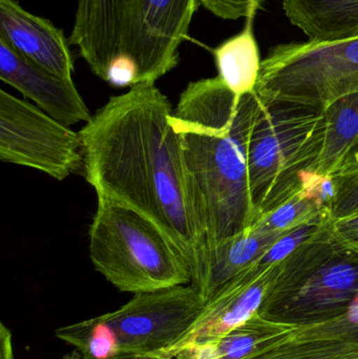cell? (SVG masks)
I'll return each instance as SVG.
<instances>
[{
    "instance_id": "cell-1",
    "label": "cell",
    "mask_w": 358,
    "mask_h": 359,
    "mask_svg": "<svg viewBox=\"0 0 358 359\" xmlns=\"http://www.w3.org/2000/svg\"><path fill=\"white\" fill-rule=\"evenodd\" d=\"M174 109L155 83L109 98L80 130L86 181L98 200L130 207L159 226L188 262L206 243L193 217Z\"/></svg>"
},
{
    "instance_id": "cell-2",
    "label": "cell",
    "mask_w": 358,
    "mask_h": 359,
    "mask_svg": "<svg viewBox=\"0 0 358 359\" xmlns=\"http://www.w3.org/2000/svg\"><path fill=\"white\" fill-rule=\"evenodd\" d=\"M262 104L256 93L235 96L216 76L191 82L170 117L205 248L258 221L250 196L248 149Z\"/></svg>"
},
{
    "instance_id": "cell-3",
    "label": "cell",
    "mask_w": 358,
    "mask_h": 359,
    "mask_svg": "<svg viewBox=\"0 0 358 359\" xmlns=\"http://www.w3.org/2000/svg\"><path fill=\"white\" fill-rule=\"evenodd\" d=\"M199 0H78L69 44L113 88L157 80L178 67Z\"/></svg>"
},
{
    "instance_id": "cell-4",
    "label": "cell",
    "mask_w": 358,
    "mask_h": 359,
    "mask_svg": "<svg viewBox=\"0 0 358 359\" xmlns=\"http://www.w3.org/2000/svg\"><path fill=\"white\" fill-rule=\"evenodd\" d=\"M332 224L280 263L261 316L298 327L349 311L358 297V251L334 236Z\"/></svg>"
},
{
    "instance_id": "cell-5",
    "label": "cell",
    "mask_w": 358,
    "mask_h": 359,
    "mask_svg": "<svg viewBox=\"0 0 358 359\" xmlns=\"http://www.w3.org/2000/svg\"><path fill=\"white\" fill-rule=\"evenodd\" d=\"M95 269L122 292H155L191 284L188 262L170 236L138 211L98 200L90 224Z\"/></svg>"
},
{
    "instance_id": "cell-6",
    "label": "cell",
    "mask_w": 358,
    "mask_h": 359,
    "mask_svg": "<svg viewBox=\"0 0 358 359\" xmlns=\"http://www.w3.org/2000/svg\"><path fill=\"white\" fill-rule=\"evenodd\" d=\"M248 149L250 196L258 219L302 189L323 142L324 111L289 102H264Z\"/></svg>"
},
{
    "instance_id": "cell-7",
    "label": "cell",
    "mask_w": 358,
    "mask_h": 359,
    "mask_svg": "<svg viewBox=\"0 0 358 359\" xmlns=\"http://www.w3.org/2000/svg\"><path fill=\"white\" fill-rule=\"evenodd\" d=\"M358 93V37L287 42L263 60L256 94L264 102H289L324 111Z\"/></svg>"
},
{
    "instance_id": "cell-8",
    "label": "cell",
    "mask_w": 358,
    "mask_h": 359,
    "mask_svg": "<svg viewBox=\"0 0 358 359\" xmlns=\"http://www.w3.org/2000/svg\"><path fill=\"white\" fill-rule=\"evenodd\" d=\"M0 160L58 181L84 172L79 133L4 90H0Z\"/></svg>"
},
{
    "instance_id": "cell-9",
    "label": "cell",
    "mask_w": 358,
    "mask_h": 359,
    "mask_svg": "<svg viewBox=\"0 0 358 359\" xmlns=\"http://www.w3.org/2000/svg\"><path fill=\"white\" fill-rule=\"evenodd\" d=\"M205 301L191 285L137 293L125 305L100 316L120 344L121 354L157 356L193 326Z\"/></svg>"
},
{
    "instance_id": "cell-10",
    "label": "cell",
    "mask_w": 358,
    "mask_h": 359,
    "mask_svg": "<svg viewBox=\"0 0 358 359\" xmlns=\"http://www.w3.org/2000/svg\"><path fill=\"white\" fill-rule=\"evenodd\" d=\"M279 267L280 263L254 264L231 278L205 302L189 330L155 358H176L193 346L219 339L247 322L260 311Z\"/></svg>"
},
{
    "instance_id": "cell-11",
    "label": "cell",
    "mask_w": 358,
    "mask_h": 359,
    "mask_svg": "<svg viewBox=\"0 0 358 359\" xmlns=\"http://www.w3.org/2000/svg\"><path fill=\"white\" fill-rule=\"evenodd\" d=\"M0 79L57 121L88 123L92 115L71 79L59 77L17 54L0 40Z\"/></svg>"
},
{
    "instance_id": "cell-12",
    "label": "cell",
    "mask_w": 358,
    "mask_h": 359,
    "mask_svg": "<svg viewBox=\"0 0 358 359\" xmlns=\"http://www.w3.org/2000/svg\"><path fill=\"white\" fill-rule=\"evenodd\" d=\"M0 40L38 67L71 79L75 60L62 29L27 12L17 0H0Z\"/></svg>"
},
{
    "instance_id": "cell-13",
    "label": "cell",
    "mask_w": 358,
    "mask_h": 359,
    "mask_svg": "<svg viewBox=\"0 0 358 359\" xmlns=\"http://www.w3.org/2000/svg\"><path fill=\"white\" fill-rule=\"evenodd\" d=\"M246 359H358V297L340 318L292 327Z\"/></svg>"
},
{
    "instance_id": "cell-14",
    "label": "cell",
    "mask_w": 358,
    "mask_h": 359,
    "mask_svg": "<svg viewBox=\"0 0 358 359\" xmlns=\"http://www.w3.org/2000/svg\"><path fill=\"white\" fill-rule=\"evenodd\" d=\"M280 236L252 226L216 246L206 247L191 286L207 301L231 278L260 263Z\"/></svg>"
},
{
    "instance_id": "cell-15",
    "label": "cell",
    "mask_w": 358,
    "mask_h": 359,
    "mask_svg": "<svg viewBox=\"0 0 358 359\" xmlns=\"http://www.w3.org/2000/svg\"><path fill=\"white\" fill-rule=\"evenodd\" d=\"M323 111V142L308 172L333 178L358 143V93L334 101Z\"/></svg>"
},
{
    "instance_id": "cell-16",
    "label": "cell",
    "mask_w": 358,
    "mask_h": 359,
    "mask_svg": "<svg viewBox=\"0 0 358 359\" xmlns=\"http://www.w3.org/2000/svg\"><path fill=\"white\" fill-rule=\"evenodd\" d=\"M254 18L237 35L212 48L221 81L237 97L256 94L263 60L252 29Z\"/></svg>"
},
{
    "instance_id": "cell-17",
    "label": "cell",
    "mask_w": 358,
    "mask_h": 359,
    "mask_svg": "<svg viewBox=\"0 0 358 359\" xmlns=\"http://www.w3.org/2000/svg\"><path fill=\"white\" fill-rule=\"evenodd\" d=\"M290 328L292 327L271 322L258 313L227 334L214 341L198 344L176 358L246 359Z\"/></svg>"
},
{
    "instance_id": "cell-18",
    "label": "cell",
    "mask_w": 358,
    "mask_h": 359,
    "mask_svg": "<svg viewBox=\"0 0 358 359\" xmlns=\"http://www.w3.org/2000/svg\"><path fill=\"white\" fill-rule=\"evenodd\" d=\"M286 17L308 37L325 43L345 39L348 33V0H281Z\"/></svg>"
},
{
    "instance_id": "cell-19",
    "label": "cell",
    "mask_w": 358,
    "mask_h": 359,
    "mask_svg": "<svg viewBox=\"0 0 358 359\" xmlns=\"http://www.w3.org/2000/svg\"><path fill=\"white\" fill-rule=\"evenodd\" d=\"M55 334L90 359H111L121 354L115 332L101 316L61 327Z\"/></svg>"
},
{
    "instance_id": "cell-20",
    "label": "cell",
    "mask_w": 358,
    "mask_h": 359,
    "mask_svg": "<svg viewBox=\"0 0 358 359\" xmlns=\"http://www.w3.org/2000/svg\"><path fill=\"white\" fill-rule=\"evenodd\" d=\"M333 222L330 210L324 211L315 219L286 233L282 234L277 242L273 245L268 252L263 257L260 263L277 264L281 263L288 255H291L298 247L317 236L322 230Z\"/></svg>"
},
{
    "instance_id": "cell-21",
    "label": "cell",
    "mask_w": 358,
    "mask_h": 359,
    "mask_svg": "<svg viewBox=\"0 0 358 359\" xmlns=\"http://www.w3.org/2000/svg\"><path fill=\"white\" fill-rule=\"evenodd\" d=\"M333 180L336 196L330 205L332 219L358 215V165L340 170Z\"/></svg>"
},
{
    "instance_id": "cell-22",
    "label": "cell",
    "mask_w": 358,
    "mask_h": 359,
    "mask_svg": "<svg viewBox=\"0 0 358 359\" xmlns=\"http://www.w3.org/2000/svg\"><path fill=\"white\" fill-rule=\"evenodd\" d=\"M263 0H199L200 6L226 20L254 18Z\"/></svg>"
},
{
    "instance_id": "cell-23",
    "label": "cell",
    "mask_w": 358,
    "mask_h": 359,
    "mask_svg": "<svg viewBox=\"0 0 358 359\" xmlns=\"http://www.w3.org/2000/svg\"><path fill=\"white\" fill-rule=\"evenodd\" d=\"M332 230L340 242L358 251V215L333 221Z\"/></svg>"
},
{
    "instance_id": "cell-24",
    "label": "cell",
    "mask_w": 358,
    "mask_h": 359,
    "mask_svg": "<svg viewBox=\"0 0 358 359\" xmlns=\"http://www.w3.org/2000/svg\"><path fill=\"white\" fill-rule=\"evenodd\" d=\"M348 33L347 38H351L358 29V0H348Z\"/></svg>"
},
{
    "instance_id": "cell-25",
    "label": "cell",
    "mask_w": 358,
    "mask_h": 359,
    "mask_svg": "<svg viewBox=\"0 0 358 359\" xmlns=\"http://www.w3.org/2000/svg\"><path fill=\"white\" fill-rule=\"evenodd\" d=\"M0 339H1V359H15L13 354L12 335L4 324H1V328H0Z\"/></svg>"
},
{
    "instance_id": "cell-26",
    "label": "cell",
    "mask_w": 358,
    "mask_h": 359,
    "mask_svg": "<svg viewBox=\"0 0 358 359\" xmlns=\"http://www.w3.org/2000/svg\"><path fill=\"white\" fill-rule=\"evenodd\" d=\"M61 359H90L82 355L79 351L75 350L71 353L67 354L63 356ZM111 359H163L159 358H153V356H144V355H135V354H120V355L116 356V358Z\"/></svg>"
},
{
    "instance_id": "cell-27",
    "label": "cell",
    "mask_w": 358,
    "mask_h": 359,
    "mask_svg": "<svg viewBox=\"0 0 358 359\" xmlns=\"http://www.w3.org/2000/svg\"><path fill=\"white\" fill-rule=\"evenodd\" d=\"M358 165V143L357 147L353 149V151H351L350 155L348 156V159H347L346 163H345L344 168L343 170H346V168H353V166Z\"/></svg>"
},
{
    "instance_id": "cell-28",
    "label": "cell",
    "mask_w": 358,
    "mask_h": 359,
    "mask_svg": "<svg viewBox=\"0 0 358 359\" xmlns=\"http://www.w3.org/2000/svg\"><path fill=\"white\" fill-rule=\"evenodd\" d=\"M353 37H358V29H357V31H355V33L353 34V36L351 38H353Z\"/></svg>"
}]
</instances>
